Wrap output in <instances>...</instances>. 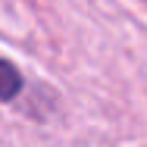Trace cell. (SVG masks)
<instances>
[{
  "instance_id": "6da1fadb",
  "label": "cell",
  "mask_w": 147,
  "mask_h": 147,
  "mask_svg": "<svg viewBox=\"0 0 147 147\" xmlns=\"http://www.w3.org/2000/svg\"><path fill=\"white\" fill-rule=\"evenodd\" d=\"M22 72L9 63V59L0 57V103H9V100H16L19 94H22Z\"/></svg>"
}]
</instances>
